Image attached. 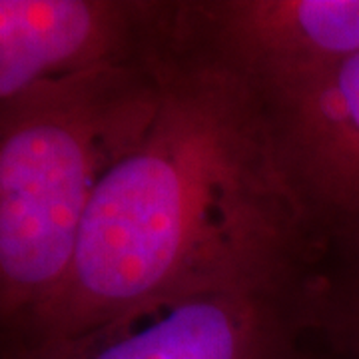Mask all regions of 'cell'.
<instances>
[{
  "label": "cell",
  "instance_id": "1",
  "mask_svg": "<svg viewBox=\"0 0 359 359\" xmlns=\"http://www.w3.org/2000/svg\"><path fill=\"white\" fill-rule=\"evenodd\" d=\"M142 62L158 84L152 122L96 184L68 278L25 344L170 295L297 299L320 259L323 236L278 160L257 90L168 42L158 0Z\"/></svg>",
  "mask_w": 359,
  "mask_h": 359
},
{
  "label": "cell",
  "instance_id": "2",
  "mask_svg": "<svg viewBox=\"0 0 359 359\" xmlns=\"http://www.w3.org/2000/svg\"><path fill=\"white\" fill-rule=\"evenodd\" d=\"M142 62L96 68L0 106V351L36 332L65 285L90 198L146 132Z\"/></svg>",
  "mask_w": 359,
  "mask_h": 359
},
{
  "label": "cell",
  "instance_id": "3",
  "mask_svg": "<svg viewBox=\"0 0 359 359\" xmlns=\"http://www.w3.org/2000/svg\"><path fill=\"white\" fill-rule=\"evenodd\" d=\"M302 346L297 299L244 292L170 295L0 359H287Z\"/></svg>",
  "mask_w": 359,
  "mask_h": 359
},
{
  "label": "cell",
  "instance_id": "4",
  "mask_svg": "<svg viewBox=\"0 0 359 359\" xmlns=\"http://www.w3.org/2000/svg\"><path fill=\"white\" fill-rule=\"evenodd\" d=\"M158 28L269 94L358 54L359 0H160Z\"/></svg>",
  "mask_w": 359,
  "mask_h": 359
},
{
  "label": "cell",
  "instance_id": "5",
  "mask_svg": "<svg viewBox=\"0 0 359 359\" xmlns=\"http://www.w3.org/2000/svg\"><path fill=\"white\" fill-rule=\"evenodd\" d=\"M259 96L278 160L321 236L359 230V52Z\"/></svg>",
  "mask_w": 359,
  "mask_h": 359
},
{
  "label": "cell",
  "instance_id": "6",
  "mask_svg": "<svg viewBox=\"0 0 359 359\" xmlns=\"http://www.w3.org/2000/svg\"><path fill=\"white\" fill-rule=\"evenodd\" d=\"M156 0H0V106L96 68L136 65Z\"/></svg>",
  "mask_w": 359,
  "mask_h": 359
},
{
  "label": "cell",
  "instance_id": "7",
  "mask_svg": "<svg viewBox=\"0 0 359 359\" xmlns=\"http://www.w3.org/2000/svg\"><path fill=\"white\" fill-rule=\"evenodd\" d=\"M302 339L318 359H359V230L323 238L321 256L297 295Z\"/></svg>",
  "mask_w": 359,
  "mask_h": 359
},
{
  "label": "cell",
  "instance_id": "8",
  "mask_svg": "<svg viewBox=\"0 0 359 359\" xmlns=\"http://www.w3.org/2000/svg\"><path fill=\"white\" fill-rule=\"evenodd\" d=\"M287 359H318V355H316L311 349H308V347H306V344L302 341V346L297 347V349H295L294 353H292V355H290Z\"/></svg>",
  "mask_w": 359,
  "mask_h": 359
}]
</instances>
